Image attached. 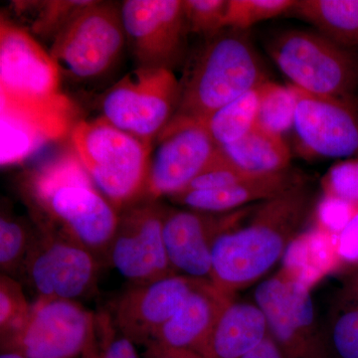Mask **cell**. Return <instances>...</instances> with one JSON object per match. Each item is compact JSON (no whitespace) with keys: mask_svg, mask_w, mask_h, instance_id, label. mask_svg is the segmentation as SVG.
Listing matches in <instances>:
<instances>
[{"mask_svg":"<svg viewBox=\"0 0 358 358\" xmlns=\"http://www.w3.org/2000/svg\"><path fill=\"white\" fill-rule=\"evenodd\" d=\"M296 0H228L223 29L247 31L250 27L289 13Z\"/></svg>","mask_w":358,"mask_h":358,"instance_id":"obj_29","label":"cell"},{"mask_svg":"<svg viewBox=\"0 0 358 358\" xmlns=\"http://www.w3.org/2000/svg\"><path fill=\"white\" fill-rule=\"evenodd\" d=\"M166 210L157 201L147 199L120 213L108 263L131 285L178 275L171 267L164 244Z\"/></svg>","mask_w":358,"mask_h":358,"instance_id":"obj_13","label":"cell"},{"mask_svg":"<svg viewBox=\"0 0 358 358\" xmlns=\"http://www.w3.org/2000/svg\"><path fill=\"white\" fill-rule=\"evenodd\" d=\"M121 13L138 67L173 71L185 60L189 30L183 0H126Z\"/></svg>","mask_w":358,"mask_h":358,"instance_id":"obj_12","label":"cell"},{"mask_svg":"<svg viewBox=\"0 0 358 358\" xmlns=\"http://www.w3.org/2000/svg\"><path fill=\"white\" fill-rule=\"evenodd\" d=\"M255 207L250 205L226 213L166 208L164 239L171 267L179 275L210 281L216 241L243 224Z\"/></svg>","mask_w":358,"mask_h":358,"instance_id":"obj_15","label":"cell"},{"mask_svg":"<svg viewBox=\"0 0 358 358\" xmlns=\"http://www.w3.org/2000/svg\"><path fill=\"white\" fill-rule=\"evenodd\" d=\"M341 268L358 270V213L336 236Z\"/></svg>","mask_w":358,"mask_h":358,"instance_id":"obj_37","label":"cell"},{"mask_svg":"<svg viewBox=\"0 0 358 358\" xmlns=\"http://www.w3.org/2000/svg\"><path fill=\"white\" fill-rule=\"evenodd\" d=\"M90 0L82 1H42V2H22L23 6L33 13H37L34 20L32 21V30L35 34L43 35L52 38L85 6L89 3Z\"/></svg>","mask_w":358,"mask_h":358,"instance_id":"obj_32","label":"cell"},{"mask_svg":"<svg viewBox=\"0 0 358 358\" xmlns=\"http://www.w3.org/2000/svg\"><path fill=\"white\" fill-rule=\"evenodd\" d=\"M252 176H252L233 166L224 157L219 148L218 155H216L213 162L199 176L193 179L182 192L222 189V188L237 185Z\"/></svg>","mask_w":358,"mask_h":358,"instance_id":"obj_35","label":"cell"},{"mask_svg":"<svg viewBox=\"0 0 358 358\" xmlns=\"http://www.w3.org/2000/svg\"><path fill=\"white\" fill-rule=\"evenodd\" d=\"M179 94L173 71L138 67L106 92L101 117L152 145L176 114Z\"/></svg>","mask_w":358,"mask_h":358,"instance_id":"obj_8","label":"cell"},{"mask_svg":"<svg viewBox=\"0 0 358 358\" xmlns=\"http://www.w3.org/2000/svg\"><path fill=\"white\" fill-rule=\"evenodd\" d=\"M268 81L248 32L221 30L206 37L186 65L178 109L166 127L200 124Z\"/></svg>","mask_w":358,"mask_h":358,"instance_id":"obj_4","label":"cell"},{"mask_svg":"<svg viewBox=\"0 0 358 358\" xmlns=\"http://www.w3.org/2000/svg\"><path fill=\"white\" fill-rule=\"evenodd\" d=\"M1 117V166H13L36 154L48 140L25 122Z\"/></svg>","mask_w":358,"mask_h":358,"instance_id":"obj_28","label":"cell"},{"mask_svg":"<svg viewBox=\"0 0 358 358\" xmlns=\"http://www.w3.org/2000/svg\"><path fill=\"white\" fill-rule=\"evenodd\" d=\"M301 182V178L288 169L282 173L252 176L222 189L181 192L171 199L193 210L226 213L275 199Z\"/></svg>","mask_w":358,"mask_h":358,"instance_id":"obj_19","label":"cell"},{"mask_svg":"<svg viewBox=\"0 0 358 358\" xmlns=\"http://www.w3.org/2000/svg\"><path fill=\"white\" fill-rule=\"evenodd\" d=\"M70 136L90 178L120 213L145 196L152 145L102 117L77 122Z\"/></svg>","mask_w":358,"mask_h":358,"instance_id":"obj_5","label":"cell"},{"mask_svg":"<svg viewBox=\"0 0 358 358\" xmlns=\"http://www.w3.org/2000/svg\"><path fill=\"white\" fill-rule=\"evenodd\" d=\"M254 299L285 358H327L310 289L279 270L257 287Z\"/></svg>","mask_w":358,"mask_h":358,"instance_id":"obj_11","label":"cell"},{"mask_svg":"<svg viewBox=\"0 0 358 358\" xmlns=\"http://www.w3.org/2000/svg\"><path fill=\"white\" fill-rule=\"evenodd\" d=\"M0 358H32L26 357L24 355L14 352H1Z\"/></svg>","mask_w":358,"mask_h":358,"instance_id":"obj_41","label":"cell"},{"mask_svg":"<svg viewBox=\"0 0 358 358\" xmlns=\"http://www.w3.org/2000/svg\"><path fill=\"white\" fill-rule=\"evenodd\" d=\"M265 315L256 303H231L214 327L200 357L243 358L267 338Z\"/></svg>","mask_w":358,"mask_h":358,"instance_id":"obj_20","label":"cell"},{"mask_svg":"<svg viewBox=\"0 0 358 358\" xmlns=\"http://www.w3.org/2000/svg\"><path fill=\"white\" fill-rule=\"evenodd\" d=\"M322 331L327 358H358V305L343 301Z\"/></svg>","mask_w":358,"mask_h":358,"instance_id":"obj_27","label":"cell"},{"mask_svg":"<svg viewBox=\"0 0 358 358\" xmlns=\"http://www.w3.org/2000/svg\"><path fill=\"white\" fill-rule=\"evenodd\" d=\"M202 281L178 274L131 285L115 301L112 315L115 327L134 345H147Z\"/></svg>","mask_w":358,"mask_h":358,"instance_id":"obj_17","label":"cell"},{"mask_svg":"<svg viewBox=\"0 0 358 358\" xmlns=\"http://www.w3.org/2000/svg\"><path fill=\"white\" fill-rule=\"evenodd\" d=\"M189 33L210 37L223 29L228 0H183Z\"/></svg>","mask_w":358,"mask_h":358,"instance_id":"obj_33","label":"cell"},{"mask_svg":"<svg viewBox=\"0 0 358 358\" xmlns=\"http://www.w3.org/2000/svg\"><path fill=\"white\" fill-rule=\"evenodd\" d=\"M343 296V301L358 305V270L353 271L352 274L348 275L345 280Z\"/></svg>","mask_w":358,"mask_h":358,"instance_id":"obj_40","label":"cell"},{"mask_svg":"<svg viewBox=\"0 0 358 358\" xmlns=\"http://www.w3.org/2000/svg\"><path fill=\"white\" fill-rule=\"evenodd\" d=\"M322 195L358 206V159L339 160L320 180Z\"/></svg>","mask_w":358,"mask_h":358,"instance_id":"obj_34","label":"cell"},{"mask_svg":"<svg viewBox=\"0 0 358 358\" xmlns=\"http://www.w3.org/2000/svg\"><path fill=\"white\" fill-rule=\"evenodd\" d=\"M101 265L82 245L53 231L35 227L21 275L37 299L78 301L95 289Z\"/></svg>","mask_w":358,"mask_h":358,"instance_id":"obj_10","label":"cell"},{"mask_svg":"<svg viewBox=\"0 0 358 358\" xmlns=\"http://www.w3.org/2000/svg\"><path fill=\"white\" fill-rule=\"evenodd\" d=\"M95 334L96 315L79 301L37 299L22 326L0 338V346L32 358H76Z\"/></svg>","mask_w":358,"mask_h":358,"instance_id":"obj_9","label":"cell"},{"mask_svg":"<svg viewBox=\"0 0 358 358\" xmlns=\"http://www.w3.org/2000/svg\"><path fill=\"white\" fill-rule=\"evenodd\" d=\"M0 106L2 117L29 124L49 143L72 133L76 110L61 91V73L49 52L25 28L1 15Z\"/></svg>","mask_w":358,"mask_h":358,"instance_id":"obj_2","label":"cell"},{"mask_svg":"<svg viewBox=\"0 0 358 358\" xmlns=\"http://www.w3.org/2000/svg\"><path fill=\"white\" fill-rule=\"evenodd\" d=\"M20 190L35 227L69 238L108 264L120 212L98 189L72 147L26 171Z\"/></svg>","mask_w":358,"mask_h":358,"instance_id":"obj_1","label":"cell"},{"mask_svg":"<svg viewBox=\"0 0 358 358\" xmlns=\"http://www.w3.org/2000/svg\"><path fill=\"white\" fill-rule=\"evenodd\" d=\"M358 213V206L322 195L313 212V227L338 236Z\"/></svg>","mask_w":358,"mask_h":358,"instance_id":"obj_36","label":"cell"},{"mask_svg":"<svg viewBox=\"0 0 358 358\" xmlns=\"http://www.w3.org/2000/svg\"><path fill=\"white\" fill-rule=\"evenodd\" d=\"M235 296L203 280L187 296L178 313L162 327L155 341L201 355L222 313Z\"/></svg>","mask_w":358,"mask_h":358,"instance_id":"obj_18","label":"cell"},{"mask_svg":"<svg viewBox=\"0 0 358 358\" xmlns=\"http://www.w3.org/2000/svg\"><path fill=\"white\" fill-rule=\"evenodd\" d=\"M310 193L303 182L256 205L243 224L219 237L211 259L210 282L235 296L282 260L301 232L310 210Z\"/></svg>","mask_w":358,"mask_h":358,"instance_id":"obj_3","label":"cell"},{"mask_svg":"<svg viewBox=\"0 0 358 358\" xmlns=\"http://www.w3.org/2000/svg\"><path fill=\"white\" fill-rule=\"evenodd\" d=\"M83 358H140L134 343L115 327L112 313L96 315V334L83 352Z\"/></svg>","mask_w":358,"mask_h":358,"instance_id":"obj_30","label":"cell"},{"mask_svg":"<svg viewBox=\"0 0 358 358\" xmlns=\"http://www.w3.org/2000/svg\"><path fill=\"white\" fill-rule=\"evenodd\" d=\"M143 358H202L199 353L186 348H174L152 341L145 345Z\"/></svg>","mask_w":358,"mask_h":358,"instance_id":"obj_38","label":"cell"},{"mask_svg":"<svg viewBox=\"0 0 358 358\" xmlns=\"http://www.w3.org/2000/svg\"><path fill=\"white\" fill-rule=\"evenodd\" d=\"M126 44L121 6L90 0L56 34L49 53L61 74L92 80L114 67Z\"/></svg>","mask_w":358,"mask_h":358,"instance_id":"obj_7","label":"cell"},{"mask_svg":"<svg viewBox=\"0 0 358 358\" xmlns=\"http://www.w3.org/2000/svg\"><path fill=\"white\" fill-rule=\"evenodd\" d=\"M150 159L145 197L157 201L185 192L218 155V145L201 124L166 127Z\"/></svg>","mask_w":358,"mask_h":358,"instance_id":"obj_16","label":"cell"},{"mask_svg":"<svg viewBox=\"0 0 358 358\" xmlns=\"http://www.w3.org/2000/svg\"><path fill=\"white\" fill-rule=\"evenodd\" d=\"M32 303L15 278L0 277V338L17 331L29 315Z\"/></svg>","mask_w":358,"mask_h":358,"instance_id":"obj_31","label":"cell"},{"mask_svg":"<svg viewBox=\"0 0 358 358\" xmlns=\"http://www.w3.org/2000/svg\"><path fill=\"white\" fill-rule=\"evenodd\" d=\"M243 358H285L280 350L279 346L271 334H268L267 338L264 339L256 348L252 352L247 353Z\"/></svg>","mask_w":358,"mask_h":358,"instance_id":"obj_39","label":"cell"},{"mask_svg":"<svg viewBox=\"0 0 358 358\" xmlns=\"http://www.w3.org/2000/svg\"><path fill=\"white\" fill-rule=\"evenodd\" d=\"M280 270L312 291L327 275L341 270L336 236L313 226L301 231L289 245Z\"/></svg>","mask_w":358,"mask_h":358,"instance_id":"obj_21","label":"cell"},{"mask_svg":"<svg viewBox=\"0 0 358 358\" xmlns=\"http://www.w3.org/2000/svg\"><path fill=\"white\" fill-rule=\"evenodd\" d=\"M267 51L291 85L313 95L357 98V54L317 31L292 29L268 40Z\"/></svg>","mask_w":358,"mask_h":358,"instance_id":"obj_6","label":"cell"},{"mask_svg":"<svg viewBox=\"0 0 358 358\" xmlns=\"http://www.w3.org/2000/svg\"><path fill=\"white\" fill-rule=\"evenodd\" d=\"M35 227L6 208L0 216V270L15 278L22 274L23 266L31 248Z\"/></svg>","mask_w":358,"mask_h":358,"instance_id":"obj_26","label":"cell"},{"mask_svg":"<svg viewBox=\"0 0 358 358\" xmlns=\"http://www.w3.org/2000/svg\"><path fill=\"white\" fill-rule=\"evenodd\" d=\"M220 150L230 164L252 176L282 173L291 164V150L285 138L257 127Z\"/></svg>","mask_w":358,"mask_h":358,"instance_id":"obj_23","label":"cell"},{"mask_svg":"<svg viewBox=\"0 0 358 358\" xmlns=\"http://www.w3.org/2000/svg\"><path fill=\"white\" fill-rule=\"evenodd\" d=\"M289 13L358 55V0H296Z\"/></svg>","mask_w":358,"mask_h":358,"instance_id":"obj_22","label":"cell"},{"mask_svg":"<svg viewBox=\"0 0 358 358\" xmlns=\"http://www.w3.org/2000/svg\"><path fill=\"white\" fill-rule=\"evenodd\" d=\"M259 88L260 86L251 90L200 122L218 148L226 147L241 140L256 128Z\"/></svg>","mask_w":358,"mask_h":358,"instance_id":"obj_24","label":"cell"},{"mask_svg":"<svg viewBox=\"0 0 358 358\" xmlns=\"http://www.w3.org/2000/svg\"><path fill=\"white\" fill-rule=\"evenodd\" d=\"M298 95L293 85L267 81L259 88L257 128L284 138L294 129Z\"/></svg>","mask_w":358,"mask_h":358,"instance_id":"obj_25","label":"cell"},{"mask_svg":"<svg viewBox=\"0 0 358 358\" xmlns=\"http://www.w3.org/2000/svg\"><path fill=\"white\" fill-rule=\"evenodd\" d=\"M296 90L294 131L301 155L308 159H358L357 99Z\"/></svg>","mask_w":358,"mask_h":358,"instance_id":"obj_14","label":"cell"}]
</instances>
